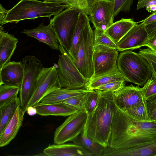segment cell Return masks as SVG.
Here are the masks:
<instances>
[{
    "label": "cell",
    "instance_id": "cell-1",
    "mask_svg": "<svg viewBox=\"0 0 156 156\" xmlns=\"http://www.w3.org/2000/svg\"><path fill=\"white\" fill-rule=\"evenodd\" d=\"M156 137V121L136 120L115 105L108 147L115 150L134 147Z\"/></svg>",
    "mask_w": 156,
    "mask_h": 156
},
{
    "label": "cell",
    "instance_id": "cell-2",
    "mask_svg": "<svg viewBox=\"0 0 156 156\" xmlns=\"http://www.w3.org/2000/svg\"><path fill=\"white\" fill-rule=\"evenodd\" d=\"M97 91L99 93L98 99L92 112L88 115L87 133L94 141L106 147H108L114 115V92Z\"/></svg>",
    "mask_w": 156,
    "mask_h": 156
},
{
    "label": "cell",
    "instance_id": "cell-3",
    "mask_svg": "<svg viewBox=\"0 0 156 156\" xmlns=\"http://www.w3.org/2000/svg\"><path fill=\"white\" fill-rule=\"evenodd\" d=\"M72 7L66 3L35 0H20L8 10L0 23V26L8 23H17L20 21L46 17L50 19L65 9Z\"/></svg>",
    "mask_w": 156,
    "mask_h": 156
},
{
    "label": "cell",
    "instance_id": "cell-4",
    "mask_svg": "<svg viewBox=\"0 0 156 156\" xmlns=\"http://www.w3.org/2000/svg\"><path fill=\"white\" fill-rule=\"evenodd\" d=\"M118 69L126 81L142 86L152 76V72L147 61L139 53L130 50L119 55Z\"/></svg>",
    "mask_w": 156,
    "mask_h": 156
},
{
    "label": "cell",
    "instance_id": "cell-5",
    "mask_svg": "<svg viewBox=\"0 0 156 156\" xmlns=\"http://www.w3.org/2000/svg\"><path fill=\"white\" fill-rule=\"evenodd\" d=\"M57 69L62 87L76 89L86 87L87 82L76 66L74 60L63 46L59 44Z\"/></svg>",
    "mask_w": 156,
    "mask_h": 156
},
{
    "label": "cell",
    "instance_id": "cell-6",
    "mask_svg": "<svg viewBox=\"0 0 156 156\" xmlns=\"http://www.w3.org/2000/svg\"><path fill=\"white\" fill-rule=\"evenodd\" d=\"M88 22L83 30L74 62L87 83L94 75L93 58L94 51V33Z\"/></svg>",
    "mask_w": 156,
    "mask_h": 156
},
{
    "label": "cell",
    "instance_id": "cell-7",
    "mask_svg": "<svg viewBox=\"0 0 156 156\" xmlns=\"http://www.w3.org/2000/svg\"><path fill=\"white\" fill-rule=\"evenodd\" d=\"M78 9L71 7L64 10L50 19L58 41L68 52L79 14Z\"/></svg>",
    "mask_w": 156,
    "mask_h": 156
},
{
    "label": "cell",
    "instance_id": "cell-8",
    "mask_svg": "<svg viewBox=\"0 0 156 156\" xmlns=\"http://www.w3.org/2000/svg\"><path fill=\"white\" fill-rule=\"evenodd\" d=\"M22 62L24 70L19 98L20 106L25 112L34 92L38 76L43 67L41 62L34 56H26Z\"/></svg>",
    "mask_w": 156,
    "mask_h": 156
},
{
    "label": "cell",
    "instance_id": "cell-9",
    "mask_svg": "<svg viewBox=\"0 0 156 156\" xmlns=\"http://www.w3.org/2000/svg\"><path fill=\"white\" fill-rule=\"evenodd\" d=\"M88 114L83 109L68 116L55 130V144L65 143L72 141L83 132L87 124Z\"/></svg>",
    "mask_w": 156,
    "mask_h": 156
},
{
    "label": "cell",
    "instance_id": "cell-10",
    "mask_svg": "<svg viewBox=\"0 0 156 156\" xmlns=\"http://www.w3.org/2000/svg\"><path fill=\"white\" fill-rule=\"evenodd\" d=\"M62 87L57 73V65L55 64L48 68L43 67L38 76L27 109L40 102L52 92Z\"/></svg>",
    "mask_w": 156,
    "mask_h": 156
},
{
    "label": "cell",
    "instance_id": "cell-11",
    "mask_svg": "<svg viewBox=\"0 0 156 156\" xmlns=\"http://www.w3.org/2000/svg\"><path fill=\"white\" fill-rule=\"evenodd\" d=\"M119 55L117 48L103 45L94 46V75L92 79L117 69V61Z\"/></svg>",
    "mask_w": 156,
    "mask_h": 156
},
{
    "label": "cell",
    "instance_id": "cell-12",
    "mask_svg": "<svg viewBox=\"0 0 156 156\" xmlns=\"http://www.w3.org/2000/svg\"><path fill=\"white\" fill-rule=\"evenodd\" d=\"M114 13L112 0H97L90 10L89 17L95 28L105 31L113 23Z\"/></svg>",
    "mask_w": 156,
    "mask_h": 156
},
{
    "label": "cell",
    "instance_id": "cell-13",
    "mask_svg": "<svg viewBox=\"0 0 156 156\" xmlns=\"http://www.w3.org/2000/svg\"><path fill=\"white\" fill-rule=\"evenodd\" d=\"M114 101L115 105L122 110L146 103L142 88L132 84L114 92Z\"/></svg>",
    "mask_w": 156,
    "mask_h": 156
},
{
    "label": "cell",
    "instance_id": "cell-14",
    "mask_svg": "<svg viewBox=\"0 0 156 156\" xmlns=\"http://www.w3.org/2000/svg\"><path fill=\"white\" fill-rule=\"evenodd\" d=\"M148 39L145 25L142 22L131 28L117 44V49L122 51L144 46Z\"/></svg>",
    "mask_w": 156,
    "mask_h": 156
},
{
    "label": "cell",
    "instance_id": "cell-15",
    "mask_svg": "<svg viewBox=\"0 0 156 156\" xmlns=\"http://www.w3.org/2000/svg\"><path fill=\"white\" fill-rule=\"evenodd\" d=\"M22 33L35 38L40 42L46 44L53 50H59V44L50 20L47 25L42 23L35 28L24 29Z\"/></svg>",
    "mask_w": 156,
    "mask_h": 156
},
{
    "label": "cell",
    "instance_id": "cell-16",
    "mask_svg": "<svg viewBox=\"0 0 156 156\" xmlns=\"http://www.w3.org/2000/svg\"><path fill=\"white\" fill-rule=\"evenodd\" d=\"M104 156H156V137L151 141L136 147L123 150L105 147Z\"/></svg>",
    "mask_w": 156,
    "mask_h": 156
},
{
    "label": "cell",
    "instance_id": "cell-17",
    "mask_svg": "<svg viewBox=\"0 0 156 156\" xmlns=\"http://www.w3.org/2000/svg\"><path fill=\"white\" fill-rule=\"evenodd\" d=\"M22 61H10L0 70V85L5 84L20 87L23 74Z\"/></svg>",
    "mask_w": 156,
    "mask_h": 156
},
{
    "label": "cell",
    "instance_id": "cell-18",
    "mask_svg": "<svg viewBox=\"0 0 156 156\" xmlns=\"http://www.w3.org/2000/svg\"><path fill=\"white\" fill-rule=\"evenodd\" d=\"M43 152L49 156H94L88 150L74 143L49 145Z\"/></svg>",
    "mask_w": 156,
    "mask_h": 156
},
{
    "label": "cell",
    "instance_id": "cell-19",
    "mask_svg": "<svg viewBox=\"0 0 156 156\" xmlns=\"http://www.w3.org/2000/svg\"><path fill=\"white\" fill-rule=\"evenodd\" d=\"M25 112L20 105L17 107L14 115L0 135V147L8 144L16 136L21 127Z\"/></svg>",
    "mask_w": 156,
    "mask_h": 156
},
{
    "label": "cell",
    "instance_id": "cell-20",
    "mask_svg": "<svg viewBox=\"0 0 156 156\" xmlns=\"http://www.w3.org/2000/svg\"><path fill=\"white\" fill-rule=\"evenodd\" d=\"M13 35L3 31L0 27V70L7 63L10 61L18 41Z\"/></svg>",
    "mask_w": 156,
    "mask_h": 156
},
{
    "label": "cell",
    "instance_id": "cell-21",
    "mask_svg": "<svg viewBox=\"0 0 156 156\" xmlns=\"http://www.w3.org/2000/svg\"><path fill=\"white\" fill-rule=\"evenodd\" d=\"M37 114L41 116H67L78 111L72 108L63 102L51 104H43L41 102L34 106Z\"/></svg>",
    "mask_w": 156,
    "mask_h": 156
},
{
    "label": "cell",
    "instance_id": "cell-22",
    "mask_svg": "<svg viewBox=\"0 0 156 156\" xmlns=\"http://www.w3.org/2000/svg\"><path fill=\"white\" fill-rule=\"evenodd\" d=\"M138 24L132 18H122L113 23L105 32L117 44L131 28Z\"/></svg>",
    "mask_w": 156,
    "mask_h": 156
},
{
    "label": "cell",
    "instance_id": "cell-23",
    "mask_svg": "<svg viewBox=\"0 0 156 156\" xmlns=\"http://www.w3.org/2000/svg\"><path fill=\"white\" fill-rule=\"evenodd\" d=\"M91 90L87 87L70 89L62 87L52 92L40 102L43 104H51L62 102L70 98L87 93Z\"/></svg>",
    "mask_w": 156,
    "mask_h": 156
},
{
    "label": "cell",
    "instance_id": "cell-24",
    "mask_svg": "<svg viewBox=\"0 0 156 156\" xmlns=\"http://www.w3.org/2000/svg\"><path fill=\"white\" fill-rule=\"evenodd\" d=\"M89 21V17L87 14L83 12H80L72 36L70 47L68 51L74 61L76 60L83 30Z\"/></svg>",
    "mask_w": 156,
    "mask_h": 156
},
{
    "label": "cell",
    "instance_id": "cell-25",
    "mask_svg": "<svg viewBox=\"0 0 156 156\" xmlns=\"http://www.w3.org/2000/svg\"><path fill=\"white\" fill-rule=\"evenodd\" d=\"M91 152L94 156H101L105 147L94 141L87 133V124L82 133L73 141Z\"/></svg>",
    "mask_w": 156,
    "mask_h": 156
},
{
    "label": "cell",
    "instance_id": "cell-26",
    "mask_svg": "<svg viewBox=\"0 0 156 156\" xmlns=\"http://www.w3.org/2000/svg\"><path fill=\"white\" fill-rule=\"evenodd\" d=\"M19 105H20V101L19 97H17L0 107V135L3 132Z\"/></svg>",
    "mask_w": 156,
    "mask_h": 156
},
{
    "label": "cell",
    "instance_id": "cell-27",
    "mask_svg": "<svg viewBox=\"0 0 156 156\" xmlns=\"http://www.w3.org/2000/svg\"><path fill=\"white\" fill-rule=\"evenodd\" d=\"M126 80L118 69L99 76L93 79L87 85L89 90H94L103 85L115 81H125Z\"/></svg>",
    "mask_w": 156,
    "mask_h": 156
},
{
    "label": "cell",
    "instance_id": "cell-28",
    "mask_svg": "<svg viewBox=\"0 0 156 156\" xmlns=\"http://www.w3.org/2000/svg\"><path fill=\"white\" fill-rule=\"evenodd\" d=\"M97 0H46L44 1L59 2L68 4L81 12L89 15L90 9Z\"/></svg>",
    "mask_w": 156,
    "mask_h": 156
},
{
    "label": "cell",
    "instance_id": "cell-29",
    "mask_svg": "<svg viewBox=\"0 0 156 156\" xmlns=\"http://www.w3.org/2000/svg\"><path fill=\"white\" fill-rule=\"evenodd\" d=\"M20 87L5 84L0 85V107L17 97Z\"/></svg>",
    "mask_w": 156,
    "mask_h": 156
},
{
    "label": "cell",
    "instance_id": "cell-30",
    "mask_svg": "<svg viewBox=\"0 0 156 156\" xmlns=\"http://www.w3.org/2000/svg\"><path fill=\"white\" fill-rule=\"evenodd\" d=\"M123 111L133 118L138 120L147 122H151L146 103Z\"/></svg>",
    "mask_w": 156,
    "mask_h": 156
},
{
    "label": "cell",
    "instance_id": "cell-31",
    "mask_svg": "<svg viewBox=\"0 0 156 156\" xmlns=\"http://www.w3.org/2000/svg\"><path fill=\"white\" fill-rule=\"evenodd\" d=\"M94 45H103L117 48V45L105 33V31L95 28L94 31Z\"/></svg>",
    "mask_w": 156,
    "mask_h": 156
},
{
    "label": "cell",
    "instance_id": "cell-32",
    "mask_svg": "<svg viewBox=\"0 0 156 156\" xmlns=\"http://www.w3.org/2000/svg\"><path fill=\"white\" fill-rule=\"evenodd\" d=\"M87 93L70 98L62 102L72 108L78 110L83 109Z\"/></svg>",
    "mask_w": 156,
    "mask_h": 156
},
{
    "label": "cell",
    "instance_id": "cell-33",
    "mask_svg": "<svg viewBox=\"0 0 156 156\" xmlns=\"http://www.w3.org/2000/svg\"><path fill=\"white\" fill-rule=\"evenodd\" d=\"M99 96L98 91L92 90L87 94L84 109L90 115L96 105Z\"/></svg>",
    "mask_w": 156,
    "mask_h": 156
},
{
    "label": "cell",
    "instance_id": "cell-34",
    "mask_svg": "<svg viewBox=\"0 0 156 156\" xmlns=\"http://www.w3.org/2000/svg\"><path fill=\"white\" fill-rule=\"evenodd\" d=\"M138 52L148 62L152 74L156 77V53L149 48L140 49Z\"/></svg>",
    "mask_w": 156,
    "mask_h": 156
},
{
    "label": "cell",
    "instance_id": "cell-35",
    "mask_svg": "<svg viewBox=\"0 0 156 156\" xmlns=\"http://www.w3.org/2000/svg\"><path fill=\"white\" fill-rule=\"evenodd\" d=\"M114 5V16L121 12H129L133 5V0H112Z\"/></svg>",
    "mask_w": 156,
    "mask_h": 156
},
{
    "label": "cell",
    "instance_id": "cell-36",
    "mask_svg": "<svg viewBox=\"0 0 156 156\" xmlns=\"http://www.w3.org/2000/svg\"><path fill=\"white\" fill-rule=\"evenodd\" d=\"M144 85L141 88L146 100L156 94V77L153 75Z\"/></svg>",
    "mask_w": 156,
    "mask_h": 156
},
{
    "label": "cell",
    "instance_id": "cell-37",
    "mask_svg": "<svg viewBox=\"0 0 156 156\" xmlns=\"http://www.w3.org/2000/svg\"><path fill=\"white\" fill-rule=\"evenodd\" d=\"M125 86V81H115L101 86L94 90L99 91H109L115 92L120 90Z\"/></svg>",
    "mask_w": 156,
    "mask_h": 156
},
{
    "label": "cell",
    "instance_id": "cell-38",
    "mask_svg": "<svg viewBox=\"0 0 156 156\" xmlns=\"http://www.w3.org/2000/svg\"><path fill=\"white\" fill-rule=\"evenodd\" d=\"M146 104L151 122L156 121V94L147 99Z\"/></svg>",
    "mask_w": 156,
    "mask_h": 156
},
{
    "label": "cell",
    "instance_id": "cell-39",
    "mask_svg": "<svg viewBox=\"0 0 156 156\" xmlns=\"http://www.w3.org/2000/svg\"><path fill=\"white\" fill-rule=\"evenodd\" d=\"M145 27L148 35V39L156 36V21L145 25Z\"/></svg>",
    "mask_w": 156,
    "mask_h": 156
},
{
    "label": "cell",
    "instance_id": "cell-40",
    "mask_svg": "<svg viewBox=\"0 0 156 156\" xmlns=\"http://www.w3.org/2000/svg\"><path fill=\"white\" fill-rule=\"evenodd\" d=\"M136 9L147 8L156 5V0H138Z\"/></svg>",
    "mask_w": 156,
    "mask_h": 156
},
{
    "label": "cell",
    "instance_id": "cell-41",
    "mask_svg": "<svg viewBox=\"0 0 156 156\" xmlns=\"http://www.w3.org/2000/svg\"><path fill=\"white\" fill-rule=\"evenodd\" d=\"M144 46H146L156 53V36L148 39Z\"/></svg>",
    "mask_w": 156,
    "mask_h": 156
},
{
    "label": "cell",
    "instance_id": "cell-42",
    "mask_svg": "<svg viewBox=\"0 0 156 156\" xmlns=\"http://www.w3.org/2000/svg\"><path fill=\"white\" fill-rule=\"evenodd\" d=\"M155 21H156V10L153 12L150 15L145 19L138 22V23L142 22L144 25H146Z\"/></svg>",
    "mask_w": 156,
    "mask_h": 156
},
{
    "label": "cell",
    "instance_id": "cell-43",
    "mask_svg": "<svg viewBox=\"0 0 156 156\" xmlns=\"http://www.w3.org/2000/svg\"><path fill=\"white\" fill-rule=\"evenodd\" d=\"M8 10H6L0 4V23H1L5 17Z\"/></svg>",
    "mask_w": 156,
    "mask_h": 156
},
{
    "label": "cell",
    "instance_id": "cell-44",
    "mask_svg": "<svg viewBox=\"0 0 156 156\" xmlns=\"http://www.w3.org/2000/svg\"><path fill=\"white\" fill-rule=\"evenodd\" d=\"M26 112L30 115H33L37 114L36 109L34 106L28 107L27 109Z\"/></svg>",
    "mask_w": 156,
    "mask_h": 156
},
{
    "label": "cell",
    "instance_id": "cell-45",
    "mask_svg": "<svg viewBox=\"0 0 156 156\" xmlns=\"http://www.w3.org/2000/svg\"><path fill=\"white\" fill-rule=\"evenodd\" d=\"M146 10L149 12H154L156 10V5L150 6L146 8Z\"/></svg>",
    "mask_w": 156,
    "mask_h": 156
},
{
    "label": "cell",
    "instance_id": "cell-46",
    "mask_svg": "<svg viewBox=\"0 0 156 156\" xmlns=\"http://www.w3.org/2000/svg\"><path fill=\"white\" fill-rule=\"evenodd\" d=\"M43 0V1H45L46 0Z\"/></svg>",
    "mask_w": 156,
    "mask_h": 156
}]
</instances>
